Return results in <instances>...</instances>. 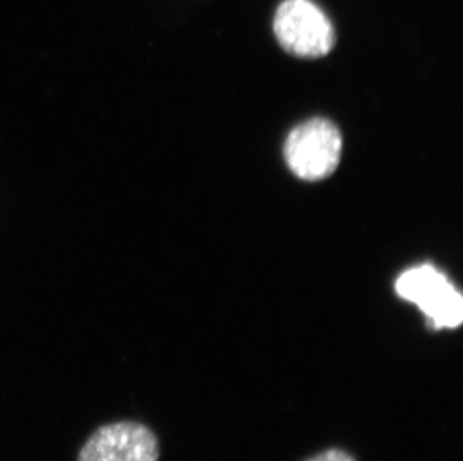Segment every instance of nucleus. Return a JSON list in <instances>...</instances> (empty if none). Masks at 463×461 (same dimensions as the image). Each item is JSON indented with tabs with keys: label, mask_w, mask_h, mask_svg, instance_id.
<instances>
[{
	"label": "nucleus",
	"mask_w": 463,
	"mask_h": 461,
	"mask_svg": "<svg viewBox=\"0 0 463 461\" xmlns=\"http://www.w3.org/2000/svg\"><path fill=\"white\" fill-rule=\"evenodd\" d=\"M273 32L285 52L302 59L327 56L336 44L333 23L310 0H284L276 9Z\"/></svg>",
	"instance_id": "nucleus-1"
},
{
	"label": "nucleus",
	"mask_w": 463,
	"mask_h": 461,
	"mask_svg": "<svg viewBox=\"0 0 463 461\" xmlns=\"http://www.w3.org/2000/svg\"><path fill=\"white\" fill-rule=\"evenodd\" d=\"M394 287L401 298L419 306L435 330H453L462 324V296L435 267L420 266L405 271Z\"/></svg>",
	"instance_id": "nucleus-2"
},
{
	"label": "nucleus",
	"mask_w": 463,
	"mask_h": 461,
	"mask_svg": "<svg viewBox=\"0 0 463 461\" xmlns=\"http://www.w3.org/2000/svg\"><path fill=\"white\" fill-rule=\"evenodd\" d=\"M342 138L336 127L314 118L296 127L285 143V159L294 174L307 182L327 179L339 165Z\"/></svg>",
	"instance_id": "nucleus-3"
},
{
	"label": "nucleus",
	"mask_w": 463,
	"mask_h": 461,
	"mask_svg": "<svg viewBox=\"0 0 463 461\" xmlns=\"http://www.w3.org/2000/svg\"><path fill=\"white\" fill-rule=\"evenodd\" d=\"M159 439L138 421H116L98 427L80 449L77 461H159Z\"/></svg>",
	"instance_id": "nucleus-4"
},
{
	"label": "nucleus",
	"mask_w": 463,
	"mask_h": 461,
	"mask_svg": "<svg viewBox=\"0 0 463 461\" xmlns=\"http://www.w3.org/2000/svg\"><path fill=\"white\" fill-rule=\"evenodd\" d=\"M307 461H355V458L344 449H327L324 453L307 458Z\"/></svg>",
	"instance_id": "nucleus-5"
}]
</instances>
